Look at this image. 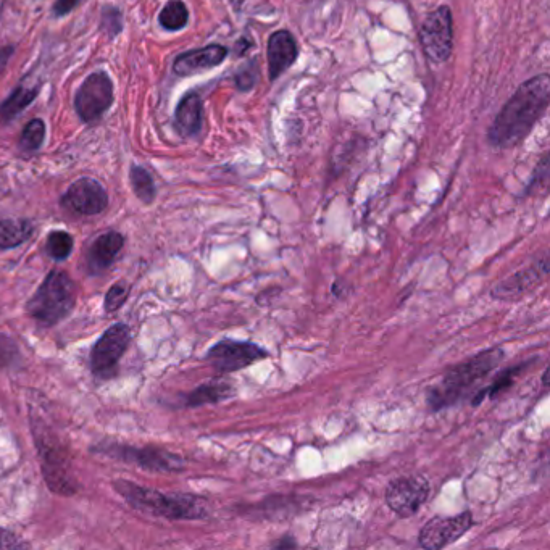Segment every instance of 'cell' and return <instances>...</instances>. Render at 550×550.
Returning a JSON list of instances; mask_svg holds the SVG:
<instances>
[{
	"label": "cell",
	"instance_id": "cell-3",
	"mask_svg": "<svg viewBox=\"0 0 550 550\" xmlns=\"http://www.w3.org/2000/svg\"><path fill=\"white\" fill-rule=\"evenodd\" d=\"M113 488L134 509L154 513L157 517L168 520H204L209 517L207 500L194 494H162L125 480L115 481Z\"/></svg>",
	"mask_w": 550,
	"mask_h": 550
},
{
	"label": "cell",
	"instance_id": "cell-9",
	"mask_svg": "<svg viewBox=\"0 0 550 550\" xmlns=\"http://www.w3.org/2000/svg\"><path fill=\"white\" fill-rule=\"evenodd\" d=\"M130 342V326L123 325V323L110 326L92 349V373L100 378H109L110 375H113L118 362L130 346Z\"/></svg>",
	"mask_w": 550,
	"mask_h": 550
},
{
	"label": "cell",
	"instance_id": "cell-22",
	"mask_svg": "<svg viewBox=\"0 0 550 550\" xmlns=\"http://www.w3.org/2000/svg\"><path fill=\"white\" fill-rule=\"evenodd\" d=\"M36 97H38V88L28 89L20 86L0 104V118L4 121L12 120L20 115Z\"/></svg>",
	"mask_w": 550,
	"mask_h": 550
},
{
	"label": "cell",
	"instance_id": "cell-23",
	"mask_svg": "<svg viewBox=\"0 0 550 550\" xmlns=\"http://www.w3.org/2000/svg\"><path fill=\"white\" fill-rule=\"evenodd\" d=\"M189 12L188 7L181 0H171L165 5V9L160 12V25L165 30L178 31L188 25Z\"/></svg>",
	"mask_w": 550,
	"mask_h": 550
},
{
	"label": "cell",
	"instance_id": "cell-11",
	"mask_svg": "<svg viewBox=\"0 0 550 550\" xmlns=\"http://www.w3.org/2000/svg\"><path fill=\"white\" fill-rule=\"evenodd\" d=\"M473 526L471 512H463L455 517H434L428 521L420 533L418 542L428 550H439L459 541L463 534H467Z\"/></svg>",
	"mask_w": 550,
	"mask_h": 550
},
{
	"label": "cell",
	"instance_id": "cell-19",
	"mask_svg": "<svg viewBox=\"0 0 550 550\" xmlns=\"http://www.w3.org/2000/svg\"><path fill=\"white\" fill-rule=\"evenodd\" d=\"M234 394H236V389L230 381H210V383L202 384L199 388L186 394L184 405L196 409L202 405L218 404L221 400L230 399Z\"/></svg>",
	"mask_w": 550,
	"mask_h": 550
},
{
	"label": "cell",
	"instance_id": "cell-4",
	"mask_svg": "<svg viewBox=\"0 0 550 550\" xmlns=\"http://www.w3.org/2000/svg\"><path fill=\"white\" fill-rule=\"evenodd\" d=\"M76 288L65 271L52 270L28 300L26 312L42 325H57L75 309Z\"/></svg>",
	"mask_w": 550,
	"mask_h": 550
},
{
	"label": "cell",
	"instance_id": "cell-17",
	"mask_svg": "<svg viewBox=\"0 0 550 550\" xmlns=\"http://www.w3.org/2000/svg\"><path fill=\"white\" fill-rule=\"evenodd\" d=\"M125 239L117 231H109L102 234L94 241L88 254V267L92 273H104L107 268L115 262L121 249H123Z\"/></svg>",
	"mask_w": 550,
	"mask_h": 550
},
{
	"label": "cell",
	"instance_id": "cell-33",
	"mask_svg": "<svg viewBox=\"0 0 550 550\" xmlns=\"http://www.w3.org/2000/svg\"><path fill=\"white\" fill-rule=\"evenodd\" d=\"M273 549H292V547H297L296 539L291 538V536H284L280 541L273 542L271 544Z\"/></svg>",
	"mask_w": 550,
	"mask_h": 550
},
{
	"label": "cell",
	"instance_id": "cell-13",
	"mask_svg": "<svg viewBox=\"0 0 550 550\" xmlns=\"http://www.w3.org/2000/svg\"><path fill=\"white\" fill-rule=\"evenodd\" d=\"M62 204L70 212L78 215H99L109 205V196L104 186L92 178H81L68 188L63 196Z\"/></svg>",
	"mask_w": 550,
	"mask_h": 550
},
{
	"label": "cell",
	"instance_id": "cell-29",
	"mask_svg": "<svg viewBox=\"0 0 550 550\" xmlns=\"http://www.w3.org/2000/svg\"><path fill=\"white\" fill-rule=\"evenodd\" d=\"M18 547H25V544H21L20 539L15 534L0 528V550L18 549Z\"/></svg>",
	"mask_w": 550,
	"mask_h": 550
},
{
	"label": "cell",
	"instance_id": "cell-15",
	"mask_svg": "<svg viewBox=\"0 0 550 550\" xmlns=\"http://www.w3.org/2000/svg\"><path fill=\"white\" fill-rule=\"evenodd\" d=\"M228 57V49L220 44L202 47V49L189 50L180 57H176L173 63V70L178 76H191L202 73V71L212 70L225 62Z\"/></svg>",
	"mask_w": 550,
	"mask_h": 550
},
{
	"label": "cell",
	"instance_id": "cell-20",
	"mask_svg": "<svg viewBox=\"0 0 550 550\" xmlns=\"http://www.w3.org/2000/svg\"><path fill=\"white\" fill-rule=\"evenodd\" d=\"M531 362H533V360H531ZM531 362L520 363V365H515V367L505 368V370L500 371L499 375L494 378V381H492L489 386L476 392L475 396H473V400H471V404L478 407L486 397H489V399H496L499 394L512 388L518 376L523 373V370H526V367H528Z\"/></svg>",
	"mask_w": 550,
	"mask_h": 550
},
{
	"label": "cell",
	"instance_id": "cell-32",
	"mask_svg": "<svg viewBox=\"0 0 550 550\" xmlns=\"http://www.w3.org/2000/svg\"><path fill=\"white\" fill-rule=\"evenodd\" d=\"M7 339L4 336H0V365H7V363L12 362L13 360V346L12 342H4Z\"/></svg>",
	"mask_w": 550,
	"mask_h": 550
},
{
	"label": "cell",
	"instance_id": "cell-14",
	"mask_svg": "<svg viewBox=\"0 0 550 550\" xmlns=\"http://www.w3.org/2000/svg\"><path fill=\"white\" fill-rule=\"evenodd\" d=\"M550 262L549 255H542L538 262H534L531 267L523 268L517 271L515 275L507 280L500 281L491 291L492 299L497 300H515L523 296L526 292L536 288L547 275H549Z\"/></svg>",
	"mask_w": 550,
	"mask_h": 550
},
{
	"label": "cell",
	"instance_id": "cell-26",
	"mask_svg": "<svg viewBox=\"0 0 550 550\" xmlns=\"http://www.w3.org/2000/svg\"><path fill=\"white\" fill-rule=\"evenodd\" d=\"M44 138H46V125H44V121L36 118L25 126L20 138V147L25 152H34V150L41 149Z\"/></svg>",
	"mask_w": 550,
	"mask_h": 550
},
{
	"label": "cell",
	"instance_id": "cell-2",
	"mask_svg": "<svg viewBox=\"0 0 550 550\" xmlns=\"http://www.w3.org/2000/svg\"><path fill=\"white\" fill-rule=\"evenodd\" d=\"M504 359L505 350L502 347H492L455 365L446 371L439 383L433 384L426 391V404L433 412L460 404L467 397L473 396L478 384L483 383Z\"/></svg>",
	"mask_w": 550,
	"mask_h": 550
},
{
	"label": "cell",
	"instance_id": "cell-6",
	"mask_svg": "<svg viewBox=\"0 0 550 550\" xmlns=\"http://www.w3.org/2000/svg\"><path fill=\"white\" fill-rule=\"evenodd\" d=\"M421 47L426 57L434 63H444L449 60L454 46V30H452V12L447 5H442L428 15L420 30Z\"/></svg>",
	"mask_w": 550,
	"mask_h": 550
},
{
	"label": "cell",
	"instance_id": "cell-16",
	"mask_svg": "<svg viewBox=\"0 0 550 550\" xmlns=\"http://www.w3.org/2000/svg\"><path fill=\"white\" fill-rule=\"evenodd\" d=\"M297 42L289 31L281 30L271 34L268 39L267 57L268 71H270V80L275 81L292 67L296 62Z\"/></svg>",
	"mask_w": 550,
	"mask_h": 550
},
{
	"label": "cell",
	"instance_id": "cell-21",
	"mask_svg": "<svg viewBox=\"0 0 550 550\" xmlns=\"http://www.w3.org/2000/svg\"><path fill=\"white\" fill-rule=\"evenodd\" d=\"M34 226L28 220H9L0 221V249H13L28 241L33 236Z\"/></svg>",
	"mask_w": 550,
	"mask_h": 550
},
{
	"label": "cell",
	"instance_id": "cell-31",
	"mask_svg": "<svg viewBox=\"0 0 550 550\" xmlns=\"http://www.w3.org/2000/svg\"><path fill=\"white\" fill-rule=\"evenodd\" d=\"M255 78L252 75V68L249 71H241L238 76H236V84L241 91H249L254 86Z\"/></svg>",
	"mask_w": 550,
	"mask_h": 550
},
{
	"label": "cell",
	"instance_id": "cell-27",
	"mask_svg": "<svg viewBox=\"0 0 550 550\" xmlns=\"http://www.w3.org/2000/svg\"><path fill=\"white\" fill-rule=\"evenodd\" d=\"M130 296V288L126 283L113 284L112 288L105 296V310L107 312H117L121 305L125 304L126 299Z\"/></svg>",
	"mask_w": 550,
	"mask_h": 550
},
{
	"label": "cell",
	"instance_id": "cell-12",
	"mask_svg": "<svg viewBox=\"0 0 550 550\" xmlns=\"http://www.w3.org/2000/svg\"><path fill=\"white\" fill-rule=\"evenodd\" d=\"M105 454L112 455L115 459L125 460L134 463L144 470L160 471V473H173L184 468V460L180 455L168 452L159 447H144L136 449L130 446H109L104 449Z\"/></svg>",
	"mask_w": 550,
	"mask_h": 550
},
{
	"label": "cell",
	"instance_id": "cell-7",
	"mask_svg": "<svg viewBox=\"0 0 550 550\" xmlns=\"http://www.w3.org/2000/svg\"><path fill=\"white\" fill-rule=\"evenodd\" d=\"M267 357V350L259 344L236 341V339H223L207 352V362L218 373H234V371L244 370Z\"/></svg>",
	"mask_w": 550,
	"mask_h": 550
},
{
	"label": "cell",
	"instance_id": "cell-8",
	"mask_svg": "<svg viewBox=\"0 0 550 550\" xmlns=\"http://www.w3.org/2000/svg\"><path fill=\"white\" fill-rule=\"evenodd\" d=\"M113 102V84L105 71H96L81 84L76 94V112L81 120L94 123L110 109Z\"/></svg>",
	"mask_w": 550,
	"mask_h": 550
},
{
	"label": "cell",
	"instance_id": "cell-28",
	"mask_svg": "<svg viewBox=\"0 0 550 550\" xmlns=\"http://www.w3.org/2000/svg\"><path fill=\"white\" fill-rule=\"evenodd\" d=\"M102 26L105 31H109L110 36L121 31V13L120 10L113 9V7H107L104 10V17H102Z\"/></svg>",
	"mask_w": 550,
	"mask_h": 550
},
{
	"label": "cell",
	"instance_id": "cell-30",
	"mask_svg": "<svg viewBox=\"0 0 550 550\" xmlns=\"http://www.w3.org/2000/svg\"><path fill=\"white\" fill-rule=\"evenodd\" d=\"M78 4H80V0H57L52 12H54V15H57V17H63V15H68L71 10L75 9Z\"/></svg>",
	"mask_w": 550,
	"mask_h": 550
},
{
	"label": "cell",
	"instance_id": "cell-24",
	"mask_svg": "<svg viewBox=\"0 0 550 550\" xmlns=\"http://www.w3.org/2000/svg\"><path fill=\"white\" fill-rule=\"evenodd\" d=\"M131 186L139 200L144 204H150L155 199V184L149 171L139 165H133L130 171Z\"/></svg>",
	"mask_w": 550,
	"mask_h": 550
},
{
	"label": "cell",
	"instance_id": "cell-25",
	"mask_svg": "<svg viewBox=\"0 0 550 550\" xmlns=\"http://www.w3.org/2000/svg\"><path fill=\"white\" fill-rule=\"evenodd\" d=\"M47 254L54 260H65L73 250V238L67 231H52L47 238Z\"/></svg>",
	"mask_w": 550,
	"mask_h": 550
},
{
	"label": "cell",
	"instance_id": "cell-18",
	"mask_svg": "<svg viewBox=\"0 0 550 550\" xmlns=\"http://www.w3.org/2000/svg\"><path fill=\"white\" fill-rule=\"evenodd\" d=\"M175 125L183 138L196 136L202 126V100L199 94L191 92L181 99L175 113Z\"/></svg>",
	"mask_w": 550,
	"mask_h": 550
},
{
	"label": "cell",
	"instance_id": "cell-1",
	"mask_svg": "<svg viewBox=\"0 0 550 550\" xmlns=\"http://www.w3.org/2000/svg\"><path fill=\"white\" fill-rule=\"evenodd\" d=\"M549 99L550 78L546 73L521 84L492 123L488 134L492 146L509 149L520 144L546 112Z\"/></svg>",
	"mask_w": 550,
	"mask_h": 550
},
{
	"label": "cell",
	"instance_id": "cell-34",
	"mask_svg": "<svg viewBox=\"0 0 550 550\" xmlns=\"http://www.w3.org/2000/svg\"><path fill=\"white\" fill-rule=\"evenodd\" d=\"M13 54V47H2L0 49V70L5 67V63L9 62Z\"/></svg>",
	"mask_w": 550,
	"mask_h": 550
},
{
	"label": "cell",
	"instance_id": "cell-5",
	"mask_svg": "<svg viewBox=\"0 0 550 550\" xmlns=\"http://www.w3.org/2000/svg\"><path fill=\"white\" fill-rule=\"evenodd\" d=\"M34 438L38 442L42 473L49 488L62 496H73L78 489V483L71 471V463L65 447L60 446L57 439L49 436L41 425L39 430L34 428Z\"/></svg>",
	"mask_w": 550,
	"mask_h": 550
},
{
	"label": "cell",
	"instance_id": "cell-10",
	"mask_svg": "<svg viewBox=\"0 0 550 550\" xmlns=\"http://www.w3.org/2000/svg\"><path fill=\"white\" fill-rule=\"evenodd\" d=\"M430 496V483L423 476H402L388 484L386 504L392 512L409 518L420 510Z\"/></svg>",
	"mask_w": 550,
	"mask_h": 550
}]
</instances>
